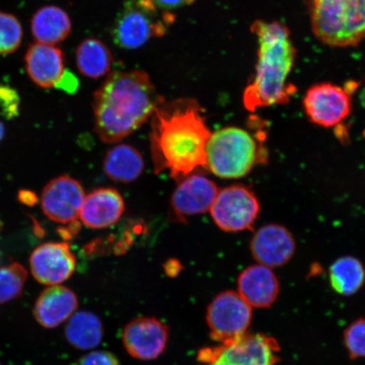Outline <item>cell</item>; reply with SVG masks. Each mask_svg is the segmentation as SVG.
I'll use <instances>...</instances> for the list:
<instances>
[{
    "instance_id": "obj_26",
    "label": "cell",
    "mask_w": 365,
    "mask_h": 365,
    "mask_svg": "<svg viewBox=\"0 0 365 365\" xmlns=\"http://www.w3.org/2000/svg\"><path fill=\"white\" fill-rule=\"evenodd\" d=\"M23 29L18 18L12 14L0 11V56H8L20 48Z\"/></svg>"
},
{
    "instance_id": "obj_1",
    "label": "cell",
    "mask_w": 365,
    "mask_h": 365,
    "mask_svg": "<svg viewBox=\"0 0 365 365\" xmlns=\"http://www.w3.org/2000/svg\"><path fill=\"white\" fill-rule=\"evenodd\" d=\"M210 132L203 108L191 98L163 102L152 115L150 152L155 173L170 171L180 182L197 168L207 170Z\"/></svg>"
},
{
    "instance_id": "obj_4",
    "label": "cell",
    "mask_w": 365,
    "mask_h": 365,
    "mask_svg": "<svg viewBox=\"0 0 365 365\" xmlns=\"http://www.w3.org/2000/svg\"><path fill=\"white\" fill-rule=\"evenodd\" d=\"M207 170L222 179H240L259 163H267L262 143L249 131L227 127L210 136L207 145Z\"/></svg>"
},
{
    "instance_id": "obj_23",
    "label": "cell",
    "mask_w": 365,
    "mask_h": 365,
    "mask_svg": "<svg viewBox=\"0 0 365 365\" xmlns=\"http://www.w3.org/2000/svg\"><path fill=\"white\" fill-rule=\"evenodd\" d=\"M65 335L68 344L74 348L93 349L103 340V323L98 317L90 312H76L68 319Z\"/></svg>"
},
{
    "instance_id": "obj_20",
    "label": "cell",
    "mask_w": 365,
    "mask_h": 365,
    "mask_svg": "<svg viewBox=\"0 0 365 365\" xmlns=\"http://www.w3.org/2000/svg\"><path fill=\"white\" fill-rule=\"evenodd\" d=\"M70 16L63 9L47 6L36 11L31 20V31L38 43L56 45L71 35Z\"/></svg>"
},
{
    "instance_id": "obj_19",
    "label": "cell",
    "mask_w": 365,
    "mask_h": 365,
    "mask_svg": "<svg viewBox=\"0 0 365 365\" xmlns=\"http://www.w3.org/2000/svg\"><path fill=\"white\" fill-rule=\"evenodd\" d=\"M78 305L72 290L65 286H50L36 300L34 314L41 326L56 328L70 319Z\"/></svg>"
},
{
    "instance_id": "obj_33",
    "label": "cell",
    "mask_w": 365,
    "mask_h": 365,
    "mask_svg": "<svg viewBox=\"0 0 365 365\" xmlns=\"http://www.w3.org/2000/svg\"><path fill=\"white\" fill-rule=\"evenodd\" d=\"M359 101L362 108L365 109V85L359 93Z\"/></svg>"
},
{
    "instance_id": "obj_9",
    "label": "cell",
    "mask_w": 365,
    "mask_h": 365,
    "mask_svg": "<svg viewBox=\"0 0 365 365\" xmlns=\"http://www.w3.org/2000/svg\"><path fill=\"white\" fill-rule=\"evenodd\" d=\"M259 210L254 191L247 186L235 185L218 191L210 211L219 228L236 232L253 230Z\"/></svg>"
},
{
    "instance_id": "obj_27",
    "label": "cell",
    "mask_w": 365,
    "mask_h": 365,
    "mask_svg": "<svg viewBox=\"0 0 365 365\" xmlns=\"http://www.w3.org/2000/svg\"><path fill=\"white\" fill-rule=\"evenodd\" d=\"M344 341L351 359L365 358V318L356 319L346 328Z\"/></svg>"
},
{
    "instance_id": "obj_14",
    "label": "cell",
    "mask_w": 365,
    "mask_h": 365,
    "mask_svg": "<svg viewBox=\"0 0 365 365\" xmlns=\"http://www.w3.org/2000/svg\"><path fill=\"white\" fill-rule=\"evenodd\" d=\"M31 273L40 284L54 286L70 278L76 269V257L68 243H45L30 257Z\"/></svg>"
},
{
    "instance_id": "obj_5",
    "label": "cell",
    "mask_w": 365,
    "mask_h": 365,
    "mask_svg": "<svg viewBox=\"0 0 365 365\" xmlns=\"http://www.w3.org/2000/svg\"><path fill=\"white\" fill-rule=\"evenodd\" d=\"M312 29L331 48H348L365 39V0H312Z\"/></svg>"
},
{
    "instance_id": "obj_13",
    "label": "cell",
    "mask_w": 365,
    "mask_h": 365,
    "mask_svg": "<svg viewBox=\"0 0 365 365\" xmlns=\"http://www.w3.org/2000/svg\"><path fill=\"white\" fill-rule=\"evenodd\" d=\"M215 182L200 175H189L179 182L170 200L171 214L175 220L187 221L211 210L218 193Z\"/></svg>"
},
{
    "instance_id": "obj_29",
    "label": "cell",
    "mask_w": 365,
    "mask_h": 365,
    "mask_svg": "<svg viewBox=\"0 0 365 365\" xmlns=\"http://www.w3.org/2000/svg\"><path fill=\"white\" fill-rule=\"evenodd\" d=\"M73 365H120L116 356L108 351H93L82 356Z\"/></svg>"
},
{
    "instance_id": "obj_24",
    "label": "cell",
    "mask_w": 365,
    "mask_h": 365,
    "mask_svg": "<svg viewBox=\"0 0 365 365\" xmlns=\"http://www.w3.org/2000/svg\"><path fill=\"white\" fill-rule=\"evenodd\" d=\"M331 289L341 296H352L361 289L365 282V269L354 257L336 259L329 268Z\"/></svg>"
},
{
    "instance_id": "obj_21",
    "label": "cell",
    "mask_w": 365,
    "mask_h": 365,
    "mask_svg": "<svg viewBox=\"0 0 365 365\" xmlns=\"http://www.w3.org/2000/svg\"><path fill=\"white\" fill-rule=\"evenodd\" d=\"M104 170L113 181L131 182L143 173L145 163L139 150L127 144H120L109 150L104 158Z\"/></svg>"
},
{
    "instance_id": "obj_6",
    "label": "cell",
    "mask_w": 365,
    "mask_h": 365,
    "mask_svg": "<svg viewBox=\"0 0 365 365\" xmlns=\"http://www.w3.org/2000/svg\"><path fill=\"white\" fill-rule=\"evenodd\" d=\"M175 20V16L159 9L153 0H129L114 22L113 42L121 48H138L165 34Z\"/></svg>"
},
{
    "instance_id": "obj_3",
    "label": "cell",
    "mask_w": 365,
    "mask_h": 365,
    "mask_svg": "<svg viewBox=\"0 0 365 365\" xmlns=\"http://www.w3.org/2000/svg\"><path fill=\"white\" fill-rule=\"evenodd\" d=\"M257 36V68L244 93V105L250 112L285 105L297 91L287 80L294 67L297 50L287 26L279 21H255L250 26Z\"/></svg>"
},
{
    "instance_id": "obj_31",
    "label": "cell",
    "mask_w": 365,
    "mask_h": 365,
    "mask_svg": "<svg viewBox=\"0 0 365 365\" xmlns=\"http://www.w3.org/2000/svg\"><path fill=\"white\" fill-rule=\"evenodd\" d=\"M195 0H153L156 6L163 11L175 10V9L190 6Z\"/></svg>"
},
{
    "instance_id": "obj_30",
    "label": "cell",
    "mask_w": 365,
    "mask_h": 365,
    "mask_svg": "<svg viewBox=\"0 0 365 365\" xmlns=\"http://www.w3.org/2000/svg\"><path fill=\"white\" fill-rule=\"evenodd\" d=\"M78 86L79 81L76 76L70 71L66 70L56 88L65 91L67 93H74L78 89Z\"/></svg>"
},
{
    "instance_id": "obj_11",
    "label": "cell",
    "mask_w": 365,
    "mask_h": 365,
    "mask_svg": "<svg viewBox=\"0 0 365 365\" xmlns=\"http://www.w3.org/2000/svg\"><path fill=\"white\" fill-rule=\"evenodd\" d=\"M85 191L79 181L62 175L48 182L44 187L41 205L50 220L68 226L78 223Z\"/></svg>"
},
{
    "instance_id": "obj_34",
    "label": "cell",
    "mask_w": 365,
    "mask_h": 365,
    "mask_svg": "<svg viewBox=\"0 0 365 365\" xmlns=\"http://www.w3.org/2000/svg\"><path fill=\"white\" fill-rule=\"evenodd\" d=\"M4 133H6V131H4V126L2 123L0 122V143H1V140L4 138Z\"/></svg>"
},
{
    "instance_id": "obj_32",
    "label": "cell",
    "mask_w": 365,
    "mask_h": 365,
    "mask_svg": "<svg viewBox=\"0 0 365 365\" xmlns=\"http://www.w3.org/2000/svg\"><path fill=\"white\" fill-rule=\"evenodd\" d=\"M20 200L23 203L27 205H31L36 202L35 195L29 192V191H21V192H20Z\"/></svg>"
},
{
    "instance_id": "obj_25",
    "label": "cell",
    "mask_w": 365,
    "mask_h": 365,
    "mask_svg": "<svg viewBox=\"0 0 365 365\" xmlns=\"http://www.w3.org/2000/svg\"><path fill=\"white\" fill-rule=\"evenodd\" d=\"M27 272L19 263L0 267V304L19 298L26 284Z\"/></svg>"
},
{
    "instance_id": "obj_10",
    "label": "cell",
    "mask_w": 365,
    "mask_h": 365,
    "mask_svg": "<svg viewBox=\"0 0 365 365\" xmlns=\"http://www.w3.org/2000/svg\"><path fill=\"white\" fill-rule=\"evenodd\" d=\"M303 104L309 121L323 128L339 125L352 110L351 96L344 88L331 83L312 86Z\"/></svg>"
},
{
    "instance_id": "obj_22",
    "label": "cell",
    "mask_w": 365,
    "mask_h": 365,
    "mask_svg": "<svg viewBox=\"0 0 365 365\" xmlns=\"http://www.w3.org/2000/svg\"><path fill=\"white\" fill-rule=\"evenodd\" d=\"M113 58L107 45L97 38H86L76 50V63L81 75L98 79L111 70Z\"/></svg>"
},
{
    "instance_id": "obj_18",
    "label": "cell",
    "mask_w": 365,
    "mask_h": 365,
    "mask_svg": "<svg viewBox=\"0 0 365 365\" xmlns=\"http://www.w3.org/2000/svg\"><path fill=\"white\" fill-rule=\"evenodd\" d=\"M125 212V202L116 190L102 188L86 196L80 218L93 230H103L115 225Z\"/></svg>"
},
{
    "instance_id": "obj_2",
    "label": "cell",
    "mask_w": 365,
    "mask_h": 365,
    "mask_svg": "<svg viewBox=\"0 0 365 365\" xmlns=\"http://www.w3.org/2000/svg\"><path fill=\"white\" fill-rule=\"evenodd\" d=\"M163 102L147 73L113 72L94 94L96 133L105 143H118L138 130Z\"/></svg>"
},
{
    "instance_id": "obj_7",
    "label": "cell",
    "mask_w": 365,
    "mask_h": 365,
    "mask_svg": "<svg viewBox=\"0 0 365 365\" xmlns=\"http://www.w3.org/2000/svg\"><path fill=\"white\" fill-rule=\"evenodd\" d=\"M280 352V345L273 337L248 332L230 344L200 350L198 360L205 365H277Z\"/></svg>"
},
{
    "instance_id": "obj_16",
    "label": "cell",
    "mask_w": 365,
    "mask_h": 365,
    "mask_svg": "<svg viewBox=\"0 0 365 365\" xmlns=\"http://www.w3.org/2000/svg\"><path fill=\"white\" fill-rule=\"evenodd\" d=\"M27 75L39 88H56L65 73V56L54 45L34 43L24 57Z\"/></svg>"
},
{
    "instance_id": "obj_28",
    "label": "cell",
    "mask_w": 365,
    "mask_h": 365,
    "mask_svg": "<svg viewBox=\"0 0 365 365\" xmlns=\"http://www.w3.org/2000/svg\"><path fill=\"white\" fill-rule=\"evenodd\" d=\"M21 98L11 86L0 83V115L13 120L19 115Z\"/></svg>"
},
{
    "instance_id": "obj_12",
    "label": "cell",
    "mask_w": 365,
    "mask_h": 365,
    "mask_svg": "<svg viewBox=\"0 0 365 365\" xmlns=\"http://www.w3.org/2000/svg\"><path fill=\"white\" fill-rule=\"evenodd\" d=\"M170 339L167 324L155 317H139L127 324L122 334L123 344L132 358L149 361L166 349Z\"/></svg>"
},
{
    "instance_id": "obj_17",
    "label": "cell",
    "mask_w": 365,
    "mask_h": 365,
    "mask_svg": "<svg viewBox=\"0 0 365 365\" xmlns=\"http://www.w3.org/2000/svg\"><path fill=\"white\" fill-rule=\"evenodd\" d=\"M279 292L280 284L276 274L263 264L249 267L239 276L238 293L252 308H270Z\"/></svg>"
},
{
    "instance_id": "obj_15",
    "label": "cell",
    "mask_w": 365,
    "mask_h": 365,
    "mask_svg": "<svg viewBox=\"0 0 365 365\" xmlns=\"http://www.w3.org/2000/svg\"><path fill=\"white\" fill-rule=\"evenodd\" d=\"M295 251L296 241L292 232L274 223L259 227L250 242V252L255 261L270 268L289 263Z\"/></svg>"
},
{
    "instance_id": "obj_8",
    "label": "cell",
    "mask_w": 365,
    "mask_h": 365,
    "mask_svg": "<svg viewBox=\"0 0 365 365\" xmlns=\"http://www.w3.org/2000/svg\"><path fill=\"white\" fill-rule=\"evenodd\" d=\"M252 318V307L238 292H222L207 307L210 336L219 344L234 342L247 334Z\"/></svg>"
}]
</instances>
